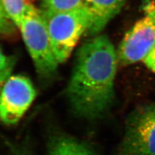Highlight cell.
<instances>
[{
	"mask_svg": "<svg viewBox=\"0 0 155 155\" xmlns=\"http://www.w3.org/2000/svg\"><path fill=\"white\" fill-rule=\"evenodd\" d=\"M142 62L150 71L155 73V44L145 56Z\"/></svg>",
	"mask_w": 155,
	"mask_h": 155,
	"instance_id": "12",
	"label": "cell"
},
{
	"mask_svg": "<svg viewBox=\"0 0 155 155\" xmlns=\"http://www.w3.org/2000/svg\"><path fill=\"white\" fill-rule=\"evenodd\" d=\"M9 19L18 28L23 18L34 7L28 0H0Z\"/></svg>",
	"mask_w": 155,
	"mask_h": 155,
	"instance_id": "9",
	"label": "cell"
},
{
	"mask_svg": "<svg viewBox=\"0 0 155 155\" xmlns=\"http://www.w3.org/2000/svg\"><path fill=\"white\" fill-rule=\"evenodd\" d=\"M43 16L56 59L58 64L64 63L69 58L83 34L90 31L93 18L85 7Z\"/></svg>",
	"mask_w": 155,
	"mask_h": 155,
	"instance_id": "2",
	"label": "cell"
},
{
	"mask_svg": "<svg viewBox=\"0 0 155 155\" xmlns=\"http://www.w3.org/2000/svg\"><path fill=\"white\" fill-rule=\"evenodd\" d=\"M13 58H7L4 54L1 47H0V71L4 69L12 60Z\"/></svg>",
	"mask_w": 155,
	"mask_h": 155,
	"instance_id": "14",
	"label": "cell"
},
{
	"mask_svg": "<svg viewBox=\"0 0 155 155\" xmlns=\"http://www.w3.org/2000/svg\"><path fill=\"white\" fill-rule=\"evenodd\" d=\"M84 7V0H43L41 12L43 15L72 11Z\"/></svg>",
	"mask_w": 155,
	"mask_h": 155,
	"instance_id": "10",
	"label": "cell"
},
{
	"mask_svg": "<svg viewBox=\"0 0 155 155\" xmlns=\"http://www.w3.org/2000/svg\"><path fill=\"white\" fill-rule=\"evenodd\" d=\"M36 96L32 81L23 75L10 76L0 93V120L7 125L18 123Z\"/></svg>",
	"mask_w": 155,
	"mask_h": 155,
	"instance_id": "6",
	"label": "cell"
},
{
	"mask_svg": "<svg viewBox=\"0 0 155 155\" xmlns=\"http://www.w3.org/2000/svg\"><path fill=\"white\" fill-rule=\"evenodd\" d=\"M19 28L37 72L42 78H52L56 73L58 62L41 11L33 7L23 18Z\"/></svg>",
	"mask_w": 155,
	"mask_h": 155,
	"instance_id": "3",
	"label": "cell"
},
{
	"mask_svg": "<svg viewBox=\"0 0 155 155\" xmlns=\"http://www.w3.org/2000/svg\"><path fill=\"white\" fill-rule=\"evenodd\" d=\"M13 155H30L25 150H23L20 149H18L16 147H13L12 149Z\"/></svg>",
	"mask_w": 155,
	"mask_h": 155,
	"instance_id": "15",
	"label": "cell"
},
{
	"mask_svg": "<svg viewBox=\"0 0 155 155\" xmlns=\"http://www.w3.org/2000/svg\"><path fill=\"white\" fill-rule=\"evenodd\" d=\"M118 64L116 51L105 35L93 37L79 48L67 89L78 116L96 119L107 112L114 98Z\"/></svg>",
	"mask_w": 155,
	"mask_h": 155,
	"instance_id": "1",
	"label": "cell"
},
{
	"mask_svg": "<svg viewBox=\"0 0 155 155\" xmlns=\"http://www.w3.org/2000/svg\"><path fill=\"white\" fill-rule=\"evenodd\" d=\"M127 0H84V5L93 18L89 34L96 35L118 14Z\"/></svg>",
	"mask_w": 155,
	"mask_h": 155,
	"instance_id": "7",
	"label": "cell"
},
{
	"mask_svg": "<svg viewBox=\"0 0 155 155\" xmlns=\"http://www.w3.org/2000/svg\"><path fill=\"white\" fill-rule=\"evenodd\" d=\"M117 155H155V104L140 106L128 115Z\"/></svg>",
	"mask_w": 155,
	"mask_h": 155,
	"instance_id": "5",
	"label": "cell"
},
{
	"mask_svg": "<svg viewBox=\"0 0 155 155\" xmlns=\"http://www.w3.org/2000/svg\"><path fill=\"white\" fill-rule=\"evenodd\" d=\"M142 11V17L125 34L116 50L120 65L142 61L155 44V0H145Z\"/></svg>",
	"mask_w": 155,
	"mask_h": 155,
	"instance_id": "4",
	"label": "cell"
},
{
	"mask_svg": "<svg viewBox=\"0 0 155 155\" xmlns=\"http://www.w3.org/2000/svg\"><path fill=\"white\" fill-rule=\"evenodd\" d=\"M47 155H96L86 142L67 134L53 136L48 144Z\"/></svg>",
	"mask_w": 155,
	"mask_h": 155,
	"instance_id": "8",
	"label": "cell"
},
{
	"mask_svg": "<svg viewBox=\"0 0 155 155\" xmlns=\"http://www.w3.org/2000/svg\"><path fill=\"white\" fill-rule=\"evenodd\" d=\"M14 25H15L9 19L0 1V34L10 35L14 31Z\"/></svg>",
	"mask_w": 155,
	"mask_h": 155,
	"instance_id": "11",
	"label": "cell"
},
{
	"mask_svg": "<svg viewBox=\"0 0 155 155\" xmlns=\"http://www.w3.org/2000/svg\"><path fill=\"white\" fill-rule=\"evenodd\" d=\"M14 64H15V60H14V58H12V60L10 61L9 64L4 69L0 71V93H1L2 87L4 83L10 76V75H11L13 70Z\"/></svg>",
	"mask_w": 155,
	"mask_h": 155,
	"instance_id": "13",
	"label": "cell"
}]
</instances>
